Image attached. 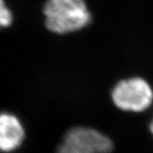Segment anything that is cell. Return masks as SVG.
Returning <instances> with one entry per match:
<instances>
[{"instance_id": "6da1fadb", "label": "cell", "mask_w": 153, "mask_h": 153, "mask_svg": "<svg viewBox=\"0 0 153 153\" xmlns=\"http://www.w3.org/2000/svg\"><path fill=\"white\" fill-rule=\"evenodd\" d=\"M44 16L46 27L56 34L75 33L92 22L85 0H47Z\"/></svg>"}, {"instance_id": "5b68a950", "label": "cell", "mask_w": 153, "mask_h": 153, "mask_svg": "<svg viewBox=\"0 0 153 153\" xmlns=\"http://www.w3.org/2000/svg\"><path fill=\"white\" fill-rule=\"evenodd\" d=\"M13 22V15L4 0H0V29L9 27Z\"/></svg>"}, {"instance_id": "3957f363", "label": "cell", "mask_w": 153, "mask_h": 153, "mask_svg": "<svg viewBox=\"0 0 153 153\" xmlns=\"http://www.w3.org/2000/svg\"><path fill=\"white\" fill-rule=\"evenodd\" d=\"M111 100L118 109L142 112L153 102V89L140 76H132L117 82L111 90Z\"/></svg>"}, {"instance_id": "7a4b0ae2", "label": "cell", "mask_w": 153, "mask_h": 153, "mask_svg": "<svg viewBox=\"0 0 153 153\" xmlns=\"http://www.w3.org/2000/svg\"><path fill=\"white\" fill-rule=\"evenodd\" d=\"M111 139L95 128L86 126L72 127L60 140L56 153H111Z\"/></svg>"}, {"instance_id": "277c9868", "label": "cell", "mask_w": 153, "mask_h": 153, "mask_svg": "<svg viewBox=\"0 0 153 153\" xmlns=\"http://www.w3.org/2000/svg\"><path fill=\"white\" fill-rule=\"evenodd\" d=\"M25 139L26 131L20 118L9 111H0V152H16Z\"/></svg>"}, {"instance_id": "8992f818", "label": "cell", "mask_w": 153, "mask_h": 153, "mask_svg": "<svg viewBox=\"0 0 153 153\" xmlns=\"http://www.w3.org/2000/svg\"><path fill=\"white\" fill-rule=\"evenodd\" d=\"M149 128H150V131L152 132V134H153V118L152 120V122H151V123H150Z\"/></svg>"}]
</instances>
